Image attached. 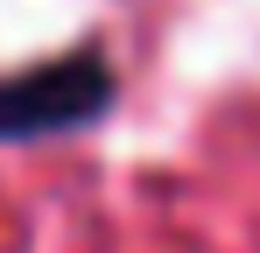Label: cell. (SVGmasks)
Instances as JSON below:
<instances>
[{"mask_svg": "<svg viewBox=\"0 0 260 253\" xmlns=\"http://www.w3.org/2000/svg\"><path fill=\"white\" fill-rule=\"evenodd\" d=\"M106 106H113V64L99 49H71V56L36 64V71L0 78V141L71 134V126L99 120Z\"/></svg>", "mask_w": 260, "mask_h": 253, "instance_id": "6da1fadb", "label": "cell"}]
</instances>
